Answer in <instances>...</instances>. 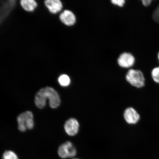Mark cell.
Masks as SVG:
<instances>
[{"mask_svg":"<svg viewBox=\"0 0 159 159\" xmlns=\"http://www.w3.org/2000/svg\"><path fill=\"white\" fill-rule=\"evenodd\" d=\"M58 81L61 86L66 87L69 86L70 84V79L68 75L63 74L59 77Z\"/></svg>","mask_w":159,"mask_h":159,"instance_id":"12","label":"cell"},{"mask_svg":"<svg viewBox=\"0 0 159 159\" xmlns=\"http://www.w3.org/2000/svg\"><path fill=\"white\" fill-rule=\"evenodd\" d=\"M135 59L130 53L125 52L121 54L118 60V64L124 68H129L134 65Z\"/></svg>","mask_w":159,"mask_h":159,"instance_id":"7","label":"cell"},{"mask_svg":"<svg viewBox=\"0 0 159 159\" xmlns=\"http://www.w3.org/2000/svg\"><path fill=\"white\" fill-rule=\"evenodd\" d=\"M79 123L76 119L70 118L66 122L64 125L65 132L70 136H74L78 132Z\"/></svg>","mask_w":159,"mask_h":159,"instance_id":"6","label":"cell"},{"mask_svg":"<svg viewBox=\"0 0 159 159\" xmlns=\"http://www.w3.org/2000/svg\"><path fill=\"white\" fill-rule=\"evenodd\" d=\"M57 153L60 157L65 159L73 157L76 156L77 151L72 143L67 141L59 147Z\"/></svg>","mask_w":159,"mask_h":159,"instance_id":"4","label":"cell"},{"mask_svg":"<svg viewBox=\"0 0 159 159\" xmlns=\"http://www.w3.org/2000/svg\"><path fill=\"white\" fill-rule=\"evenodd\" d=\"M78 159V158H73V159Z\"/></svg>","mask_w":159,"mask_h":159,"instance_id":"19","label":"cell"},{"mask_svg":"<svg viewBox=\"0 0 159 159\" xmlns=\"http://www.w3.org/2000/svg\"><path fill=\"white\" fill-rule=\"evenodd\" d=\"M111 2L113 4L118 5L120 7H122L124 6L125 1L124 0H112V1H111Z\"/></svg>","mask_w":159,"mask_h":159,"instance_id":"15","label":"cell"},{"mask_svg":"<svg viewBox=\"0 0 159 159\" xmlns=\"http://www.w3.org/2000/svg\"><path fill=\"white\" fill-rule=\"evenodd\" d=\"M152 75V78L155 82L159 83V67L153 69Z\"/></svg>","mask_w":159,"mask_h":159,"instance_id":"14","label":"cell"},{"mask_svg":"<svg viewBox=\"0 0 159 159\" xmlns=\"http://www.w3.org/2000/svg\"><path fill=\"white\" fill-rule=\"evenodd\" d=\"M33 113L30 111H27L21 113L17 118L18 124V129L22 132H24L27 129L31 130L34 127Z\"/></svg>","mask_w":159,"mask_h":159,"instance_id":"2","label":"cell"},{"mask_svg":"<svg viewBox=\"0 0 159 159\" xmlns=\"http://www.w3.org/2000/svg\"><path fill=\"white\" fill-rule=\"evenodd\" d=\"M59 19L62 23L67 26L73 25L76 21V17L74 14L68 10H65L61 14Z\"/></svg>","mask_w":159,"mask_h":159,"instance_id":"9","label":"cell"},{"mask_svg":"<svg viewBox=\"0 0 159 159\" xmlns=\"http://www.w3.org/2000/svg\"><path fill=\"white\" fill-rule=\"evenodd\" d=\"M126 80L137 88H141L144 85L145 79L142 71L134 69H130L127 73Z\"/></svg>","mask_w":159,"mask_h":159,"instance_id":"3","label":"cell"},{"mask_svg":"<svg viewBox=\"0 0 159 159\" xmlns=\"http://www.w3.org/2000/svg\"><path fill=\"white\" fill-rule=\"evenodd\" d=\"M16 1L11 0L3 2L0 6V23L3 21L15 6Z\"/></svg>","mask_w":159,"mask_h":159,"instance_id":"5","label":"cell"},{"mask_svg":"<svg viewBox=\"0 0 159 159\" xmlns=\"http://www.w3.org/2000/svg\"><path fill=\"white\" fill-rule=\"evenodd\" d=\"M2 159H19L16 154L13 151H6L3 155Z\"/></svg>","mask_w":159,"mask_h":159,"instance_id":"13","label":"cell"},{"mask_svg":"<svg viewBox=\"0 0 159 159\" xmlns=\"http://www.w3.org/2000/svg\"><path fill=\"white\" fill-rule=\"evenodd\" d=\"M153 18L155 21L159 23V6L154 12Z\"/></svg>","mask_w":159,"mask_h":159,"instance_id":"16","label":"cell"},{"mask_svg":"<svg viewBox=\"0 0 159 159\" xmlns=\"http://www.w3.org/2000/svg\"><path fill=\"white\" fill-rule=\"evenodd\" d=\"M47 99L49 100V106L55 109L61 104L59 94L55 89L50 87L41 89L37 93L35 97V103L38 108L42 109L46 105Z\"/></svg>","mask_w":159,"mask_h":159,"instance_id":"1","label":"cell"},{"mask_svg":"<svg viewBox=\"0 0 159 159\" xmlns=\"http://www.w3.org/2000/svg\"><path fill=\"white\" fill-rule=\"evenodd\" d=\"M151 2H152V1H151V0H143L142 1L143 4L145 6H146V7L150 5Z\"/></svg>","mask_w":159,"mask_h":159,"instance_id":"17","label":"cell"},{"mask_svg":"<svg viewBox=\"0 0 159 159\" xmlns=\"http://www.w3.org/2000/svg\"><path fill=\"white\" fill-rule=\"evenodd\" d=\"M124 117L125 120L129 124H135L138 122L140 115L135 109L129 107L125 110Z\"/></svg>","mask_w":159,"mask_h":159,"instance_id":"8","label":"cell"},{"mask_svg":"<svg viewBox=\"0 0 159 159\" xmlns=\"http://www.w3.org/2000/svg\"><path fill=\"white\" fill-rule=\"evenodd\" d=\"M158 59H159V53H158Z\"/></svg>","mask_w":159,"mask_h":159,"instance_id":"18","label":"cell"},{"mask_svg":"<svg viewBox=\"0 0 159 159\" xmlns=\"http://www.w3.org/2000/svg\"><path fill=\"white\" fill-rule=\"evenodd\" d=\"M20 5L26 11L32 12L37 7V3L34 0H21Z\"/></svg>","mask_w":159,"mask_h":159,"instance_id":"11","label":"cell"},{"mask_svg":"<svg viewBox=\"0 0 159 159\" xmlns=\"http://www.w3.org/2000/svg\"><path fill=\"white\" fill-rule=\"evenodd\" d=\"M44 3L50 12L53 14L59 13L62 9V2L59 0H47Z\"/></svg>","mask_w":159,"mask_h":159,"instance_id":"10","label":"cell"}]
</instances>
